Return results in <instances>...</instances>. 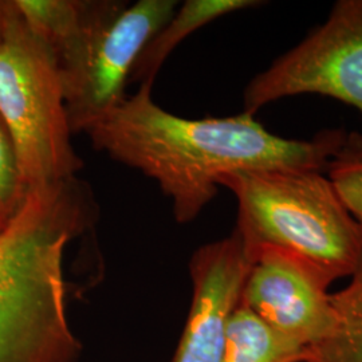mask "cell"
<instances>
[{
    "label": "cell",
    "instance_id": "4fadbf2b",
    "mask_svg": "<svg viewBox=\"0 0 362 362\" xmlns=\"http://www.w3.org/2000/svg\"><path fill=\"white\" fill-rule=\"evenodd\" d=\"M329 167V179L337 194L362 228V158L348 148Z\"/></svg>",
    "mask_w": 362,
    "mask_h": 362
},
{
    "label": "cell",
    "instance_id": "9a60e30c",
    "mask_svg": "<svg viewBox=\"0 0 362 362\" xmlns=\"http://www.w3.org/2000/svg\"><path fill=\"white\" fill-rule=\"evenodd\" d=\"M3 230H4V228H3V227H1V226H0V231H3Z\"/></svg>",
    "mask_w": 362,
    "mask_h": 362
},
{
    "label": "cell",
    "instance_id": "7c38bea8",
    "mask_svg": "<svg viewBox=\"0 0 362 362\" xmlns=\"http://www.w3.org/2000/svg\"><path fill=\"white\" fill-rule=\"evenodd\" d=\"M349 285L332 294L336 327L305 362H362V259Z\"/></svg>",
    "mask_w": 362,
    "mask_h": 362
},
{
    "label": "cell",
    "instance_id": "5b68a950",
    "mask_svg": "<svg viewBox=\"0 0 362 362\" xmlns=\"http://www.w3.org/2000/svg\"><path fill=\"white\" fill-rule=\"evenodd\" d=\"M318 94L362 115V0H338L322 25L252 78L243 112L255 113L284 98ZM362 158V148L354 149Z\"/></svg>",
    "mask_w": 362,
    "mask_h": 362
},
{
    "label": "cell",
    "instance_id": "8fae6325",
    "mask_svg": "<svg viewBox=\"0 0 362 362\" xmlns=\"http://www.w3.org/2000/svg\"><path fill=\"white\" fill-rule=\"evenodd\" d=\"M309 350L287 341L239 303L228 318L223 362H305Z\"/></svg>",
    "mask_w": 362,
    "mask_h": 362
},
{
    "label": "cell",
    "instance_id": "ba28073f",
    "mask_svg": "<svg viewBox=\"0 0 362 362\" xmlns=\"http://www.w3.org/2000/svg\"><path fill=\"white\" fill-rule=\"evenodd\" d=\"M252 260L235 230L194 251L189 260L192 303L173 362H223L227 322L240 303Z\"/></svg>",
    "mask_w": 362,
    "mask_h": 362
},
{
    "label": "cell",
    "instance_id": "8992f818",
    "mask_svg": "<svg viewBox=\"0 0 362 362\" xmlns=\"http://www.w3.org/2000/svg\"><path fill=\"white\" fill-rule=\"evenodd\" d=\"M240 303L287 341L310 350L336 327L334 282L308 259L275 247L252 252Z\"/></svg>",
    "mask_w": 362,
    "mask_h": 362
},
{
    "label": "cell",
    "instance_id": "52a82bcc",
    "mask_svg": "<svg viewBox=\"0 0 362 362\" xmlns=\"http://www.w3.org/2000/svg\"><path fill=\"white\" fill-rule=\"evenodd\" d=\"M176 8L175 0H140L125 6L105 27L86 66L64 89L73 133H85L127 98L124 90L134 62Z\"/></svg>",
    "mask_w": 362,
    "mask_h": 362
},
{
    "label": "cell",
    "instance_id": "30bf717a",
    "mask_svg": "<svg viewBox=\"0 0 362 362\" xmlns=\"http://www.w3.org/2000/svg\"><path fill=\"white\" fill-rule=\"evenodd\" d=\"M262 4L257 0H188L179 11H175L168 22L161 27L145 45L130 73V81L140 86H153L156 76L169 54L177 45L196 30L219 19L227 13L252 8Z\"/></svg>",
    "mask_w": 362,
    "mask_h": 362
},
{
    "label": "cell",
    "instance_id": "5bb4252c",
    "mask_svg": "<svg viewBox=\"0 0 362 362\" xmlns=\"http://www.w3.org/2000/svg\"><path fill=\"white\" fill-rule=\"evenodd\" d=\"M10 133L0 117V226L4 228L23 203Z\"/></svg>",
    "mask_w": 362,
    "mask_h": 362
},
{
    "label": "cell",
    "instance_id": "3957f363",
    "mask_svg": "<svg viewBox=\"0 0 362 362\" xmlns=\"http://www.w3.org/2000/svg\"><path fill=\"white\" fill-rule=\"evenodd\" d=\"M219 187L238 200L240 235L251 254L275 247L308 259L333 281L351 276L362 259V228L315 169H259L226 175Z\"/></svg>",
    "mask_w": 362,
    "mask_h": 362
},
{
    "label": "cell",
    "instance_id": "9c48e42d",
    "mask_svg": "<svg viewBox=\"0 0 362 362\" xmlns=\"http://www.w3.org/2000/svg\"><path fill=\"white\" fill-rule=\"evenodd\" d=\"M27 25L52 52L65 89L81 74L97 39L125 3L101 0H15Z\"/></svg>",
    "mask_w": 362,
    "mask_h": 362
},
{
    "label": "cell",
    "instance_id": "7a4b0ae2",
    "mask_svg": "<svg viewBox=\"0 0 362 362\" xmlns=\"http://www.w3.org/2000/svg\"><path fill=\"white\" fill-rule=\"evenodd\" d=\"M77 177L27 194L0 231V362H78L66 313L64 260L95 218Z\"/></svg>",
    "mask_w": 362,
    "mask_h": 362
},
{
    "label": "cell",
    "instance_id": "277c9868",
    "mask_svg": "<svg viewBox=\"0 0 362 362\" xmlns=\"http://www.w3.org/2000/svg\"><path fill=\"white\" fill-rule=\"evenodd\" d=\"M0 117L10 133L23 197L77 177L55 58L27 25L15 0H0Z\"/></svg>",
    "mask_w": 362,
    "mask_h": 362
},
{
    "label": "cell",
    "instance_id": "6da1fadb",
    "mask_svg": "<svg viewBox=\"0 0 362 362\" xmlns=\"http://www.w3.org/2000/svg\"><path fill=\"white\" fill-rule=\"evenodd\" d=\"M139 91L85 130L95 149L139 169L170 197L175 219L194 221L215 199L226 175L259 169L321 170L348 146L341 133L291 140L266 129L255 116L187 119Z\"/></svg>",
    "mask_w": 362,
    "mask_h": 362
}]
</instances>
